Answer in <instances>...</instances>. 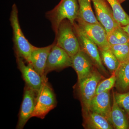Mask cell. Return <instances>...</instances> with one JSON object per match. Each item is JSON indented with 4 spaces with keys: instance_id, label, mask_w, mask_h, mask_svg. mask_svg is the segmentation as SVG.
Instances as JSON below:
<instances>
[{
    "instance_id": "13",
    "label": "cell",
    "mask_w": 129,
    "mask_h": 129,
    "mask_svg": "<svg viewBox=\"0 0 129 129\" xmlns=\"http://www.w3.org/2000/svg\"><path fill=\"white\" fill-rule=\"evenodd\" d=\"M111 110L110 90L95 95L91 102L90 111L104 116L112 124L111 120Z\"/></svg>"
},
{
    "instance_id": "17",
    "label": "cell",
    "mask_w": 129,
    "mask_h": 129,
    "mask_svg": "<svg viewBox=\"0 0 129 129\" xmlns=\"http://www.w3.org/2000/svg\"><path fill=\"white\" fill-rule=\"evenodd\" d=\"M116 76V88L119 91L123 92L129 89V61L120 63L114 73Z\"/></svg>"
},
{
    "instance_id": "20",
    "label": "cell",
    "mask_w": 129,
    "mask_h": 129,
    "mask_svg": "<svg viewBox=\"0 0 129 129\" xmlns=\"http://www.w3.org/2000/svg\"><path fill=\"white\" fill-rule=\"evenodd\" d=\"M107 34L108 40L110 46L127 44L129 42V36L122 26L115 28Z\"/></svg>"
},
{
    "instance_id": "2",
    "label": "cell",
    "mask_w": 129,
    "mask_h": 129,
    "mask_svg": "<svg viewBox=\"0 0 129 129\" xmlns=\"http://www.w3.org/2000/svg\"><path fill=\"white\" fill-rule=\"evenodd\" d=\"M9 20L12 28L15 54L22 58L29 64L30 55L35 46L26 39L21 29L19 21L18 10L16 4H13L12 7Z\"/></svg>"
},
{
    "instance_id": "24",
    "label": "cell",
    "mask_w": 129,
    "mask_h": 129,
    "mask_svg": "<svg viewBox=\"0 0 129 129\" xmlns=\"http://www.w3.org/2000/svg\"><path fill=\"white\" fill-rule=\"evenodd\" d=\"M116 76L115 74H112L108 78L102 81L98 84L96 91L95 95L110 90L115 85Z\"/></svg>"
},
{
    "instance_id": "6",
    "label": "cell",
    "mask_w": 129,
    "mask_h": 129,
    "mask_svg": "<svg viewBox=\"0 0 129 129\" xmlns=\"http://www.w3.org/2000/svg\"><path fill=\"white\" fill-rule=\"evenodd\" d=\"M73 27L75 32L78 39L81 49L89 56L94 65L100 71L104 74H107V70L103 64L98 47L96 44L81 30L75 22Z\"/></svg>"
},
{
    "instance_id": "12",
    "label": "cell",
    "mask_w": 129,
    "mask_h": 129,
    "mask_svg": "<svg viewBox=\"0 0 129 129\" xmlns=\"http://www.w3.org/2000/svg\"><path fill=\"white\" fill-rule=\"evenodd\" d=\"M71 58L72 67L77 73L78 82L86 78L94 69L92 60L81 49Z\"/></svg>"
},
{
    "instance_id": "3",
    "label": "cell",
    "mask_w": 129,
    "mask_h": 129,
    "mask_svg": "<svg viewBox=\"0 0 129 129\" xmlns=\"http://www.w3.org/2000/svg\"><path fill=\"white\" fill-rule=\"evenodd\" d=\"M55 36L56 45L64 50L71 57L81 50L73 25L67 19L60 23Z\"/></svg>"
},
{
    "instance_id": "26",
    "label": "cell",
    "mask_w": 129,
    "mask_h": 129,
    "mask_svg": "<svg viewBox=\"0 0 129 129\" xmlns=\"http://www.w3.org/2000/svg\"><path fill=\"white\" fill-rule=\"evenodd\" d=\"M125 1V0H118L119 1V2H120V3L123 2L124 1Z\"/></svg>"
},
{
    "instance_id": "16",
    "label": "cell",
    "mask_w": 129,
    "mask_h": 129,
    "mask_svg": "<svg viewBox=\"0 0 129 129\" xmlns=\"http://www.w3.org/2000/svg\"><path fill=\"white\" fill-rule=\"evenodd\" d=\"M113 102L111 112V120L114 128L116 129H129L128 117L125 112L118 105L113 91Z\"/></svg>"
},
{
    "instance_id": "19",
    "label": "cell",
    "mask_w": 129,
    "mask_h": 129,
    "mask_svg": "<svg viewBox=\"0 0 129 129\" xmlns=\"http://www.w3.org/2000/svg\"><path fill=\"white\" fill-rule=\"evenodd\" d=\"M111 6L113 16L116 22L122 26L129 24V16L124 11L118 0H106Z\"/></svg>"
},
{
    "instance_id": "9",
    "label": "cell",
    "mask_w": 129,
    "mask_h": 129,
    "mask_svg": "<svg viewBox=\"0 0 129 129\" xmlns=\"http://www.w3.org/2000/svg\"><path fill=\"white\" fill-rule=\"evenodd\" d=\"M37 92L25 84L16 129L23 128L28 120L32 117L35 107L37 95V94L36 93Z\"/></svg>"
},
{
    "instance_id": "25",
    "label": "cell",
    "mask_w": 129,
    "mask_h": 129,
    "mask_svg": "<svg viewBox=\"0 0 129 129\" xmlns=\"http://www.w3.org/2000/svg\"><path fill=\"white\" fill-rule=\"evenodd\" d=\"M122 27L124 30L128 34L129 36V24L125 26H122Z\"/></svg>"
},
{
    "instance_id": "10",
    "label": "cell",
    "mask_w": 129,
    "mask_h": 129,
    "mask_svg": "<svg viewBox=\"0 0 129 129\" xmlns=\"http://www.w3.org/2000/svg\"><path fill=\"white\" fill-rule=\"evenodd\" d=\"M94 7L97 18L106 29L107 34L121 26L114 18L113 12L105 0H91Z\"/></svg>"
},
{
    "instance_id": "5",
    "label": "cell",
    "mask_w": 129,
    "mask_h": 129,
    "mask_svg": "<svg viewBox=\"0 0 129 129\" xmlns=\"http://www.w3.org/2000/svg\"><path fill=\"white\" fill-rule=\"evenodd\" d=\"M102 78L101 74L94 69L86 78L78 82L82 111L90 110L91 102L95 95L97 87Z\"/></svg>"
},
{
    "instance_id": "18",
    "label": "cell",
    "mask_w": 129,
    "mask_h": 129,
    "mask_svg": "<svg viewBox=\"0 0 129 129\" xmlns=\"http://www.w3.org/2000/svg\"><path fill=\"white\" fill-rule=\"evenodd\" d=\"M79 6L78 17L77 19L91 24H99L95 16L92 8L91 0H78Z\"/></svg>"
},
{
    "instance_id": "1",
    "label": "cell",
    "mask_w": 129,
    "mask_h": 129,
    "mask_svg": "<svg viewBox=\"0 0 129 129\" xmlns=\"http://www.w3.org/2000/svg\"><path fill=\"white\" fill-rule=\"evenodd\" d=\"M79 11L78 0H61L53 9L46 12V16L50 22L55 36L63 20L67 19L73 25L78 17Z\"/></svg>"
},
{
    "instance_id": "15",
    "label": "cell",
    "mask_w": 129,
    "mask_h": 129,
    "mask_svg": "<svg viewBox=\"0 0 129 129\" xmlns=\"http://www.w3.org/2000/svg\"><path fill=\"white\" fill-rule=\"evenodd\" d=\"M82 111L84 119L83 125L85 129L113 128V126L111 123L101 114L90 110Z\"/></svg>"
},
{
    "instance_id": "21",
    "label": "cell",
    "mask_w": 129,
    "mask_h": 129,
    "mask_svg": "<svg viewBox=\"0 0 129 129\" xmlns=\"http://www.w3.org/2000/svg\"><path fill=\"white\" fill-rule=\"evenodd\" d=\"M102 61L111 74H114L120 62L111 51V48L100 50Z\"/></svg>"
},
{
    "instance_id": "8",
    "label": "cell",
    "mask_w": 129,
    "mask_h": 129,
    "mask_svg": "<svg viewBox=\"0 0 129 129\" xmlns=\"http://www.w3.org/2000/svg\"><path fill=\"white\" fill-rule=\"evenodd\" d=\"M72 67V58L64 50L54 44L49 53L45 70V75L53 71Z\"/></svg>"
},
{
    "instance_id": "27",
    "label": "cell",
    "mask_w": 129,
    "mask_h": 129,
    "mask_svg": "<svg viewBox=\"0 0 129 129\" xmlns=\"http://www.w3.org/2000/svg\"><path fill=\"white\" fill-rule=\"evenodd\" d=\"M128 60L129 61V57H128Z\"/></svg>"
},
{
    "instance_id": "22",
    "label": "cell",
    "mask_w": 129,
    "mask_h": 129,
    "mask_svg": "<svg viewBox=\"0 0 129 129\" xmlns=\"http://www.w3.org/2000/svg\"><path fill=\"white\" fill-rule=\"evenodd\" d=\"M111 51L120 63L128 61L129 55V42L127 44L110 46Z\"/></svg>"
},
{
    "instance_id": "14",
    "label": "cell",
    "mask_w": 129,
    "mask_h": 129,
    "mask_svg": "<svg viewBox=\"0 0 129 129\" xmlns=\"http://www.w3.org/2000/svg\"><path fill=\"white\" fill-rule=\"evenodd\" d=\"M55 44L54 41L51 45L45 47H38L35 46L31 52L29 64L32 65L42 79L46 77L45 75V70L47 58Z\"/></svg>"
},
{
    "instance_id": "4",
    "label": "cell",
    "mask_w": 129,
    "mask_h": 129,
    "mask_svg": "<svg viewBox=\"0 0 129 129\" xmlns=\"http://www.w3.org/2000/svg\"><path fill=\"white\" fill-rule=\"evenodd\" d=\"M55 95L48 83L47 77L43 79L41 87L37 92L36 103L32 117L44 119L46 115L56 106Z\"/></svg>"
},
{
    "instance_id": "11",
    "label": "cell",
    "mask_w": 129,
    "mask_h": 129,
    "mask_svg": "<svg viewBox=\"0 0 129 129\" xmlns=\"http://www.w3.org/2000/svg\"><path fill=\"white\" fill-rule=\"evenodd\" d=\"M16 61L18 69L21 72L25 84L38 92L41 87L43 79L32 65L25 64L24 60L17 55H16Z\"/></svg>"
},
{
    "instance_id": "23",
    "label": "cell",
    "mask_w": 129,
    "mask_h": 129,
    "mask_svg": "<svg viewBox=\"0 0 129 129\" xmlns=\"http://www.w3.org/2000/svg\"><path fill=\"white\" fill-rule=\"evenodd\" d=\"M113 92L117 103L124 110L129 118V91L125 93L114 92V91Z\"/></svg>"
},
{
    "instance_id": "7",
    "label": "cell",
    "mask_w": 129,
    "mask_h": 129,
    "mask_svg": "<svg viewBox=\"0 0 129 129\" xmlns=\"http://www.w3.org/2000/svg\"><path fill=\"white\" fill-rule=\"evenodd\" d=\"M75 21L81 30L96 44L99 50L110 48L107 32L101 23H89L79 19Z\"/></svg>"
}]
</instances>
